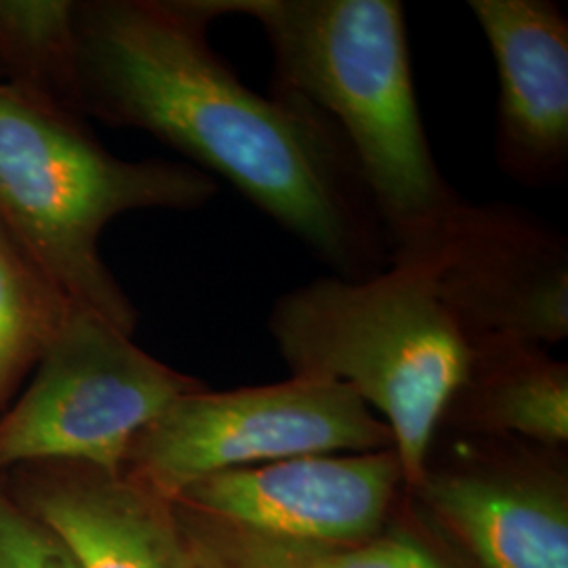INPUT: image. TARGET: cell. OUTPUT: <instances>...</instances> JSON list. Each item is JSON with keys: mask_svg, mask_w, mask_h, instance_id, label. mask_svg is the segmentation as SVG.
<instances>
[{"mask_svg": "<svg viewBox=\"0 0 568 568\" xmlns=\"http://www.w3.org/2000/svg\"><path fill=\"white\" fill-rule=\"evenodd\" d=\"M213 20L206 0L79 4L68 70L82 102L222 175L333 276L386 270V232L342 133L286 87L248 89L211 47Z\"/></svg>", "mask_w": 568, "mask_h": 568, "instance_id": "cell-1", "label": "cell"}, {"mask_svg": "<svg viewBox=\"0 0 568 568\" xmlns=\"http://www.w3.org/2000/svg\"><path fill=\"white\" fill-rule=\"evenodd\" d=\"M215 20L262 26L272 82L342 133L384 225L389 262L415 255L464 196L440 173L419 112L396 0H206Z\"/></svg>", "mask_w": 568, "mask_h": 568, "instance_id": "cell-2", "label": "cell"}, {"mask_svg": "<svg viewBox=\"0 0 568 568\" xmlns=\"http://www.w3.org/2000/svg\"><path fill=\"white\" fill-rule=\"evenodd\" d=\"M215 192L199 166L119 159L60 110L0 82V227L65 304L133 335L138 312L100 253L105 225L131 211L199 209Z\"/></svg>", "mask_w": 568, "mask_h": 568, "instance_id": "cell-3", "label": "cell"}, {"mask_svg": "<svg viewBox=\"0 0 568 568\" xmlns=\"http://www.w3.org/2000/svg\"><path fill=\"white\" fill-rule=\"evenodd\" d=\"M267 331L291 377L352 387L389 427L405 487L422 483L469 344L415 265L326 276L281 295Z\"/></svg>", "mask_w": 568, "mask_h": 568, "instance_id": "cell-4", "label": "cell"}, {"mask_svg": "<svg viewBox=\"0 0 568 568\" xmlns=\"http://www.w3.org/2000/svg\"><path fill=\"white\" fill-rule=\"evenodd\" d=\"M34 382L0 419V469L60 462L121 474L140 432L204 387L102 316L68 307Z\"/></svg>", "mask_w": 568, "mask_h": 568, "instance_id": "cell-5", "label": "cell"}, {"mask_svg": "<svg viewBox=\"0 0 568 568\" xmlns=\"http://www.w3.org/2000/svg\"><path fill=\"white\" fill-rule=\"evenodd\" d=\"M386 448H394L389 427L352 387L291 377L183 394L140 432L122 471L173 504L190 485L227 469Z\"/></svg>", "mask_w": 568, "mask_h": 568, "instance_id": "cell-6", "label": "cell"}, {"mask_svg": "<svg viewBox=\"0 0 568 568\" xmlns=\"http://www.w3.org/2000/svg\"><path fill=\"white\" fill-rule=\"evenodd\" d=\"M389 264L426 274L469 345L567 339V236L528 209L462 199L415 255Z\"/></svg>", "mask_w": 568, "mask_h": 568, "instance_id": "cell-7", "label": "cell"}, {"mask_svg": "<svg viewBox=\"0 0 568 568\" xmlns=\"http://www.w3.org/2000/svg\"><path fill=\"white\" fill-rule=\"evenodd\" d=\"M413 493L476 568H568V493L560 448L469 436L429 453Z\"/></svg>", "mask_w": 568, "mask_h": 568, "instance_id": "cell-8", "label": "cell"}, {"mask_svg": "<svg viewBox=\"0 0 568 568\" xmlns=\"http://www.w3.org/2000/svg\"><path fill=\"white\" fill-rule=\"evenodd\" d=\"M400 487V459L386 448L227 469L190 485L173 504L199 518L267 537L352 546L384 532Z\"/></svg>", "mask_w": 568, "mask_h": 568, "instance_id": "cell-9", "label": "cell"}, {"mask_svg": "<svg viewBox=\"0 0 568 568\" xmlns=\"http://www.w3.org/2000/svg\"><path fill=\"white\" fill-rule=\"evenodd\" d=\"M499 77L495 156L509 180L544 187L568 169V20L549 0H469Z\"/></svg>", "mask_w": 568, "mask_h": 568, "instance_id": "cell-10", "label": "cell"}, {"mask_svg": "<svg viewBox=\"0 0 568 568\" xmlns=\"http://www.w3.org/2000/svg\"><path fill=\"white\" fill-rule=\"evenodd\" d=\"M79 469L34 504L82 568H201L171 501L124 471Z\"/></svg>", "mask_w": 568, "mask_h": 568, "instance_id": "cell-11", "label": "cell"}, {"mask_svg": "<svg viewBox=\"0 0 568 568\" xmlns=\"http://www.w3.org/2000/svg\"><path fill=\"white\" fill-rule=\"evenodd\" d=\"M443 427L469 436L567 447V363L532 342L488 339L469 345L466 375L443 415Z\"/></svg>", "mask_w": 568, "mask_h": 568, "instance_id": "cell-12", "label": "cell"}, {"mask_svg": "<svg viewBox=\"0 0 568 568\" xmlns=\"http://www.w3.org/2000/svg\"><path fill=\"white\" fill-rule=\"evenodd\" d=\"M175 509L201 568H450L406 532H382L352 546H321L225 527Z\"/></svg>", "mask_w": 568, "mask_h": 568, "instance_id": "cell-13", "label": "cell"}, {"mask_svg": "<svg viewBox=\"0 0 568 568\" xmlns=\"http://www.w3.org/2000/svg\"><path fill=\"white\" fill-rule=\"evenodd\" d=\"M68 307L0 227V403L41 358Z\"/></svg>", "mask_w": 568, "mask_h": 568, "instance_id": "cell-14", "label": "cell"}, {"mask_svg": "<svg viewBox=\"0 0 568 568\" xmlns=\"http://www.w3.org/2000/svg\"><path fill=\"white\" fill-rule=\"evenodd\" d=\"M77 9L79 4L55 0L0 2V42L26 55L60 61L68 70Z\"/></svg>", "mask_w": 568, "mask_h": 568, "instance_id": "cell-15", "label": "cell"}, {"mask_svg": "<svg viewBox=\"0 0 568 568\" xmlns=\"http://www.w3.org/2000/svg\"><path fill=\"white\" fill-rule=\"evenodd\" d=\"M0 568L82 567L53 528L0 493Z\"/></svg>", "mask_w": 568, "mask_h": 568, "instance_id": "cell-16", "label": "cell"}]
</instances>
